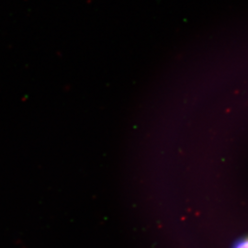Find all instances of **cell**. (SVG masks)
Wrapping results in <instances>:
<instances>
[{
	"mask_svg": "<svg viewBox=\"0 0 248 248\" xmlns=\"http://www.w3.org/2000/svg\"><path fill=\"white\" fill-rule=\"evenodd\" d=\"M232 248H248V236L239 240Z\"/></svg>",
	"mask_w": 248,
	"mask_h": 248,
	"instance_id": "obj_1",
	"label": "cell"
}]
</instances>
